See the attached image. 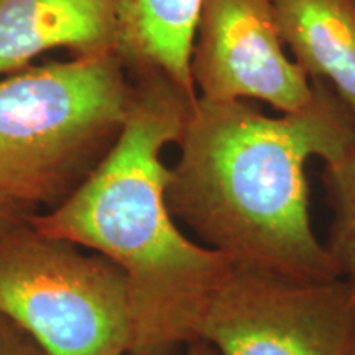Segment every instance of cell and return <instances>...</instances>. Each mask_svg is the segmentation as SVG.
<instances>
[{"mask_svg":"<svg viewBox=\"0 0 355 355\" xmlns=\"http://www.w3.org/2000/svg\"><path fill=\"white\" fill-rule=\"evenodd\" d=\"M123 0H0V76L28 68L43 53L74 58L117 53Z\"/></svg>","mask_w":355,"mask_h":355,"instance_id":"obj_7","label":"cell"},{"mask_svg":"<svg viewBox=\"0 0 355 355\" xmlns=\"http://www.w3.org/2000/svg\"><path fill=\"white\" fill-rule=\"evenodd\" d=\"M201 0H123L117 56L127 71L157 69L189 94L191 50Z\"/></svg>","mask_w":355,"mask_h":355,"instance_id":"obj_9","label":"cell"},{"mask_svg":"<svg viewBox=\"0 0 355 355\" xmlns=\"http://www.w3.org/2000/svg\"><path fill=\"white\" fill-rule=\"evenodd\" d=\"M127 355H137V354H127ZM155 355H219L217 350L212 347L211 344L204 343V340H194V343L188 344V349L180 354H155Z\"/></svg>","mask_w":355,"mask_h":355,"instance_id":"obj_13","label":"cell"},{"mask_svg":"<svg viewBox=\"0 0 355 355\" xmlns=\"http://www.w3.org/2000/svg\"><path fill=\"white\" fill-rule=\"evenodd\" d=\"M0 355H44L24 331L0 313Z\"/></svg>","mask_w":355,"mask_h":355,"instance_id":"obj_11","label":"cell"},{"mask_svg":"<svg viewBox=\"0 0 355 355\" xmlns=\"http://www.w3.org/2000/svg\"><path fill=\"white\" fill-rule=\"evenodd\" d=\"M282 38L311 81L334 89L355 117L352 0H273Z\"/></svg>","mask_w":355,"mask_h":355,"instance_id":"obj_8","label":"cell"},{"mask_svg":"<svg viewBox=\"0 0 355 355\" xmlns=\"http://www.w3.org/2000/svg\"><path fill=\"white\" fill-rule=\"evenodd\" d=\"M0 313L44 355H127L130 349L121 268L35 229L28 217L0 232Z\"/></svg>","mask_w":355,"mask_h":355,"instance_id":"obj_4","label":"cell"},{"mask_svg":"<svg viewBox=\"0 0 355 355\" xmlns=\"http://www.w3.org/2000/svg\"><path fill=\"white\" fill-rule=\"evenodd\" d=\"M270 117L245 101L198 97L170 168L166 201L202 245L235 268L295 279L343 278L309 216L306 163H334L355 144V117L329 84Z\"/></svg>","mask_w":355,"mask_h":355,"instance_id":"obj_1","label":"cell"},{"mask_svg":"<svg viewBox=\"0 0 355 355\" xmlns=\"http://www.w3.org/2000/svg\"><path fill=\"white\" fill-rule=\"evenodd\" d=\"M324 186L332 209L326 247L340 277L355 283V144L326 165Z\"/></svg>","mask_w":355,"mask_h":355,"instance_id":"obj_10","label":"cell"},{"mask_svg":"<svg viewBox=\"0 0 355 355\" xmlns=\"http://www.w3.org/2000/svg\"><path fill=\"white\" fill-rule=\"evenodd\" d=\"M191 79L202 101L257 99L283 114L306 107L314 92L285 50L273 0H201Z\"/></svg>","mask_w":355,"mask_h":355,"instance_id":"obj_6","label":"cell"},{"mask_svg":"<svg viewBox=\"0 0 355 355\" xmlns=\"http://www.w3.org/2000/svg\"><path fill=\"white\" fill-rule=\"evenodd\" d=\"M352 2H354V6H355V0H352Z\"/></svg>","mask_w":355,"mask_h":355,"instance_id":"obj_15","label":"cell"},{"mask_svg":"<svg viewBox=\"0 0 355 355\" xmlns=\"http://www.w3.org/2000/svg\"><path fill=\"white\" fill-rule=\"evenodd\" d=\"M352 283V282H350ZM354 285V291H355V283H352ZM347 355H355V327H354V336H352V343H350V347L347 350Z\"/></svg>","mask_w":355,"mask_h":355,"instance_id":"obj_14","label":"cell"},{"mask_svg":"<svg viewBox=\"0 0 355 355\" xmlns=\"http://www.w3.org/2000/svg\"><path fill=\"white\" fill-rule=\"evenodd\" d=\"M354 327L349 279L295 282L234 266L204 313L198 340L219 355H347Z\"/></svg>","mask_w":355,"mask_h":355,"instance_id":"obj_5","label":"cell"},{"mask_svg":"<svg viewBox=\"0 0 355 355\" xmlns=\"http://www.w3.org/2000/svg\"><path fill=\"white\" fill-rule=\"evenodd\" d=\"M122 130L96 170L35 229L104 255L130 303L128 354H165L198 340L201 319L234 265L181 232L166 201V145L178 144L198 96L157 69L130 71Z\"/></svg>","mask_w":355,"mask_h":355,"instance_id":"obj_2","label":"cell"},{"mask_svg":"<svg viewBox=\"0 0 355 355\" xmlns=\"http://www.w3.org/2000/svg\"><path fill=\"white\" fill-rule=\"evenodd\" d=\"M28 216L30 214H25V212H21L19 209H12V207L0 206V232L8 227H12V225L19 224V222H21V220H25Z\"/></svg>","mask_w":355,"mask_h":355,"instance_id":"obj_12","label":"cell"},{"mask_svg":"<svg viewBox=\"0 0 355 355\" xmlns=\"http://www.w3.org/2000/svg\"><path fill=\"white\" fill-rule=\"evenodd\" d=\"M128 99L117 53L0 78V206L32 216L63 204L112 148Z\"/></svg>","mask_w":355,"mask_h":355,"instance_id":"obj_3","label":"cell"}]
</instances>
